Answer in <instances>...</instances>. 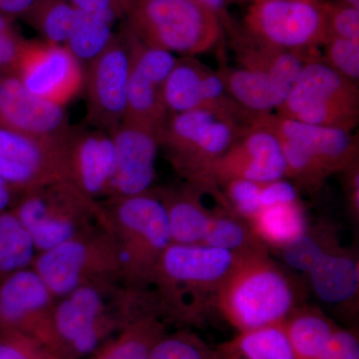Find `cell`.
<instances>
[{"label":"cell","instance_id":"b9f144b4","mask_svg":"<svg viewBox=\"0 0 359 359\" xmlns=\"http://www.w3.org/2000/svg\"><path fill=\"white\" fill-rule=\"evenodd\" d=\"M259 201L262 208L289 204L299 201V194L297 187L292 182L283 179L276 180L268 183H262Z\"/></svg>","mask_w":359,"mask_h":359},{"label":"cell","instance_id":"c3c4849f","mask_svg":"<svg viewBox=\"0 0 359 359\" xmlns=\"http://www.w3.org/2000/svg\"><path fill=\"white\" fill-rule=\"evenodd\" d=\"M4 73L0 71V82H1L2 78H4Z\"/></svg>","mask_w":359,"mask_h":359},{"label":"cell","instance_id":"bcb514c9","mask_svg":"<svg viewBox=\"0 0 359 359\" xmlns=\"http://www.w3.org/2000/svg\"><path fill=\"white\" fill-rule=\"evenodd\" d=\"M222 359H241L240 358H238L237 355H233V354H226L224 353L222 354Z\"/></svg>","mask_w":359,"mask_h":359},{"label":"cell","instance_id":"1f68e13d","mask_svg":"<svg viewBox=\"0 0 359 359\" xmlns=\"http://www.w3.org/2000/svg\"><path fill=\"white\" fill-rule=\"evenodd\" d=\"M112 26L98 16L77 11L76 20L65 46L82 65L87 66L114 40Z\"/></svg>","mask_w":359,"mask_h":359},{"label":"cell","instance_id":"9c48e42d","mask_svg":"<svg viewBox=\"0 0 359 359\" xmlns=\"http://www.w3.org/2000/svg\"><path fill=\"white\" fill-rule=\"evenodd\" d=\"M113 282L82 285L56 302L52 313L51 355L78 359L94 353L111 328L125 323V309H113Z\"/></svg>","mask_w":359,"mask_h":359},{"label":"cell","instance_id":"8992f818","mask_svg":"<svg viewBox=\"0 0 359 359\" xmlns=\"http://www.w3.org/2000/svg\"><path fill=\"white\" fill-rule=\"evenodd\" d=\"M127 27L142 43L193 56L219 43L223 23L195 0H128Z\"/></svg>","mask_w":359,"mask_h":359},{"label":"cell","instance_id":"277c9868","mask_svg":"<svg viewBox=\"0 0 359 359\" xmlns=\"http://www.w3.org/2000/svg\"><path fill=\"white\" fill-rule=\"evenodd\" d=\"M120 259V280L128 289L147 287L156 264L172 244L167 212L155 189L110 198L102 205Z\"/></svg>","mask_w":359,"mask_h":359},{"label":"cell","instance_id":"836d02e7","mask_svg":"<svg viewBox=\"0 0 359 359\" xmlns=\"http://www.w3.org/2000/svg\"><path fill=\"white\" fill-rule=\"evenodd\" d=\"M150 359H222L197 335L187 332L164 334L151 351Z\"/></svg>","mask_w":359,"mask_h":359},{"label":"cell","instance_id":"7a4b0ae2","mask_svg":"<svg viewBox=\"0 0 359 359\" xmlns=\"http://www.w3.org/2000/svg\"><path fill=\"white\" fill-rule=\"evenodd\" d=\"M242 257L204 244L172 243L149 280L147 287L155 289L149 297L155 309L175 316L195 314L215 306L219 287Z\"/></svg>","mask_w":359,"mask_h":359},{"label":"cell","instance_id":"2e32d148","mask_svg":"<svg viewBox=\"0 0 359 359\" xmlns=\"http://www.w3.org/2000/svg\"><path fill=\"white\" fill-rule=\"evenodd\" d=\"M176 61L174 54L164 49L143 43L134 45L123 121L140 125L160 135L168 117L163 86Z\"/></svg>","mask_w":359,"mask_h":359},{"label":"cell","instance_id":"681fc988","mask_svg":"<svg viewBox=\"0 0 359 359\" xmlns=\"http://www.w3.org/2000/svg\"><path fill=\"white\" fill-rule=\"evenodd\" d=\"M306 1H318V0H306Z\"/></svg>","mask_w":359,"mask_h":359},{"label":"cell","instance_id":"83f0119b","mask_svg":"<svg viewBox=\"0 0 359 359\" xmlns=\"http://www.w3.org/2000/svg\"><path fill=\"white\" fill-rule=\"evenodd\" d=\"M212 211L202 244L233 252L240 257L266 254L268 247L255 235L249 223L231 210Z\"/></svg>","mask_w":359,"mask_h":359},{"label":"cell","instance_id":"e0dca14e","mask_svg":"<svg viewBox=\"0 0 359 359\" xmlns=\"http://www.w3.org/2000/svg\"><path fill=\"white\" fill-rule=\"evenodd\" d=\"M0 127L57 144L67 143L73 128L63 106L33 95L14 75L0 82Z\"/></svg>","mask_w":359,"mask_h":359},{"label":"cell","instance_id":"603a6c76","mask_svg":"<svg viewBox=\"0 0 359 359\" xmlns=\"http://www.w3.org/2000/svg\"><path fill=\"white\" fill-rule=\"evenodd\" d=\"M226 90L233 100L252 115L271 114L278 109L292 87L263 71L249 68H223Z\"/></svg>","mask_w":359,"mask_h":359},{"label":"cell","instance_id":"9a60e30c","mask_svg":"<svg viewBox=\"0 0 359 359\" xmlns=\"http://www.w3.org/2000/svg\"><path fill=\"white\" fill-rule=\"evenodd\" d=\"M56 297L32 268L0 282V320L37 340L51 355L52 313Z\"/></svg>","mask_w":359,"mask_h":359},{"label":"cell","instance_id":"60d3db41","mask_svg":"<svg viewBox=\"0 0 359 359\" xmlns=\"http://www.w3.org/2000/svg\"><path fill=\"white\" fill-rule=\"evenodd\" d=\"M321 359H359L358 334L337 327Z\"/></svg>","mask_w":359,"mask_h":359},{"label":"cell","instance_id":"8fae6325","mask_svg":"<svg viewBox=\"0 0 359 359\" xmlns=\"http://www.w3.org/2000/svg\"><path fill=\"white\" fill-rule=\"evenodd\" d=\"M248 33L283 50L309 52L330 37L328 6L306 0H255Z\"/></svg>","mask_w":359,"mask_h":359},{"label":"cell","instance_id":"4fadbf2b","mask_svg":"<svg viewBox=\"0 0 359 359\" xmlns=\"http://www.w3.org/2000/svg\"><path fill=\"white\" fill-rule=\"evenodd\" d=\"M14 76L33 95L63 106L84 88L83 65L65 45L25 40Z\"/></svg>","mask_w":359,"mask_h":359},{"label":"cell","instance_id":"30bf717a","mask_svg":"<svg viewBox=\"0 0 359 359\" xmlns=\"http://www.w3.org/2000/svg\"><path fill=\"white\" fill-rule=\"evenodd\" d=\"M32 268L56 299L90 283L120 280V259L108 224L39 252Z\"/></svg>","mask_w":359,"mask_h":359},{"label":"cell","instance_id":"816d5d0a","mask_svg":"<svg viewBox=\"0 0 359 359\" xmlns=\"http://www.w3.org/2000/svg\"><path fill=\"white\" fill-rule=\"evenodd\" d=\"M0 1H1V0H0Z\"/></svg>","mask_w":359,"mask_h":359},{"label":"cell","instance_id":"6da1fadb","mask_svg":"<svg viewBox=\"0 0 359 359\" xmlns=\"http://www.w3.org/2000/svg\"><path fill=\"white\" fill-rule=\"evenodd\" d=\"M254 115L217 108H201L168 115L160 133V147L188 185L209 192L228 208L215 179V167Z\"/></svg>","mask_w":359,"mask_h":359},{"label":"cell","instance_id":"52a82bcc","mask_svg":"<svg viewBox=\"0 0 359 359\" xmlns=\"http://www.w3.org/2000/svg\"><path fill=\"white\" fill-rule=\"evenodd\" d=\"M11 210L32 238L37 254L107 226L102 205L69 181L28 191Z\"/></svg>","mask_w":359,"mask_h":359},{"label":"cell","instance_id":"ba28073f","mask_svg":"<svg viewBox=\"0 0 359 359\" xmlns=\"http://www.w3.org/2000/svg\"><path fill=\"white\" fill-rule=\"evenodd\" d=\"M276 114L287 119L353 132L359 121L358 85L318 56H311Z\"/></svg>","mask_w":359,"mask_h":359},{"label":"cell","instance_id":"d4e9b609","mask_svg":"<svg viewBox=\"0 0 359 359\" xmlns=\"http://www.w3.org/2000/svg\"><path fill=\"white\" fill-rule=\"evenodd\" d=\"M294 359H321L337 325L320 309L299 306L283 323Z\"/></svg>","mask_w":359,"mask_h":359},{"label":"cell","instance_id":"74e56055","mask_svg":"<svg viewBox=\"0 0 359 359\" xmlns=\"http://www.w3.org/2000/svg\"><path fill=\"white\" fill-rule=\"evenodd\" d=\"M13 18L0 13V71L14 75L25 40L14 27Z\"/></svg>","mask_w":359,"mask_h":359},{"label":"cell","instance_id":"d590c367","mask_svg":"<svg viewBox=\"0 0 359 359\" xmlns=\"http://www.w3.org/2000/svg\"><path fill=\"white\" fill-rule=\"evenodd\" d=\"M323 46H325L323 60L340 75L358 84L359 41L330 36Z\"/></svg>","mask_w":359,"mask_h":359},{"label":"cell","instance_id":"5bb4252c","mask_svg":"<svg viewBox=\"0 0 359 359\" xmlns=\"http://www.w3.org/2000/svg\"><path fill=\"white\" fill-rule=\"evenodd\" d=\"M0 177L21 195L68 181L67 143L37 140L0 127Z\"/></svg>","mask_w":359,"mask_h":359},{"label":"cell","instance_id":"4316f807","mask_svg":"<svg viewBox=\"0 0 359 359\" xmlns=\"http://www.w3.org/2000/svg\"><path fill=\"white\" fill-rule=\"evenodd\" d=\"M248 223L262 243L278 250L301 236L309 226L299 201L262 208Z\"/></svg>","mask_w":359,"mask_h":359},{"label":"cell","instance_id":"7c38bea8","mask_svg":"<svg viewBox=\"0 0 359 359\" xmlns=\"http://www.w3.org/2000/svg\"><path fill=\"white\" fill-rule=\"evenodd\" d=\"M131 71V41L125 26L106 50L86 66V122L112 133L124 120Z\"/></svg>","mask_w":359,"mask_h":359},{"label":"cell","instance_id":"7bdbcfd3","mask_svg":"<svg viewBox=\"0 0 359 359\" xmlns=\"http://www.w3.org/2000/svg\"><path fill=\"white\" fill-rule=\"evenodd\" d=\"M348 174L349 205L354 217L359 216V173L358 163L347 169Z\"/></svg>","mask_w":359,"mask_h":359},{"label":"cell","instance_id":"cb8c5ba5","mask_svg":"<svg viewBox=\"0 0 359 359\" xmlns=\"http://www.w3.org/2000/svg\"><path fill=\"white\" fill-rule=\"evenodd\" d=\"M157 191L166 209L172 243L202 244L212 215L201 200L202 191L191 185Z\"/></svg>","mask_w":359,"mask_h":359},{"label":"cell","instance_id":"ab89813d","mask_svg":"<svg viewBox=\"0 0 359 359\" xmlns=\"http://www.w3.org/2000/svg\"><path fill=\"white\" fill-rule=\"evenodd\" d=\"M80 13L98 16L114 25L126 14L128 0H68Z\"/></svg>","mask_w":359,"mask_h":359},{"label":"cell","instance_id":"7402d4cb","mask_svg":"<svg viewBox=\"0 0 359 359\" xmlns=\"http://www.w3.org/2000/svg\"><path fill=\"white\" fill-rule=\"evenodd\" d=\"M308 275L321 302L330 306H354L358 297L359 264L353 250L340 245L314 264Z\"/></svg>","mask_w":359,"mask_h":359},{"label":"cell","instance_id":"ee69618b","mask_svg":"<svg viewBox=\"0 0 359 359\" xmlns=\"http://www.w3.org/2000/svg\"><path fill=\"white\" fill-rule=\"evenodd\" d=\"M195 1L199 2L200 4L216 13L221 21L226 18L224 13H226V4L228 2L226 0H195Z\"/></svg>","mask_w":359,"mask_h":359},{"label":"cell","instance_id":"7dc6e473","mask_svg":"<svg viewBox=\"0 0 359 359\" xmlns=\"http://www.w3.org/2000/svg\"><path fill=\"white\" fill-rule=\"evenodd\" d=\"M4 328H6V327H4V323H2L1 320H0V334L4 332Z\"/></svg>","mask_w":359,"mask_h":359},{"label":"cell","instance_id":"d6a6232c","mask_svg":"<svg viewBox=\"0 0 359 359\" xmlns=\"http://www.w3.org/2000/svg\"><path fill=\"white\" fill-rule=\"evenodd\" d=\"M77 11L68 0H42L23 20L44 41L65 45L76 20Z\"/></svg>","mask_w":359,"mask_h":359},{"label":"cell","instance_id":"f35d334b","mask_svg":"<svg viewBox=\"0 0 359 359\" xmlns=\"http://www.w3.org/2000/svg\"><path fill=\"white\" fill-rule=\"evenodd\" d=\"M330 36L359 41V8L351 6H328Z\"/></svg>","mask_w":359,"mask_h":359},{"label":"cell","instance_id":"f6af8a7d","mask_svg":"<svg viewBox=\"0 0 359 359\" xmlns=\"http://www.w3.org/2000/svg\"><path fill=\"white\" fill-rule=\"evenodd\" d=\"M346 6H351L359 8V0H344Z\"/></svg>","mask_w":359,"mask_h":359},{"label":"cell","instance_id":"d6986e66","mask_svg":"<svg viewBox=\"0 0 359 359\" xmlns=\"http://www.w3.org/2000/svg\"><path fill=\"white\" fill-rule=\"evenodd\" d=\"M285 171L276 135L252 121L217 163L215 179L218 185L233 179L268 183L285 178Z\"/></svg>","mask_w":359,"mask_h":359},{"label":"cell","instance_id":"3957f363","mask_svg":"<svg viewBox=\"0 0 359 359\" xmlns=\"http://www.w3.org/2000/svg\"><path fill=\"white\" fill-rule=\"evenodd\" d=\"M299 304L297 283L268 252L242 257L215 302L238 332L283 323Z\"/></svg>","mask_w":359,"mask_h":359},{"label":"cell","instance_id":"4dcf8cb0","mask_svg":"<svg viewBox=\"0 0 359 359\" xmlns=\"http://www.w3.org/2000/svg\"><path fill=\"white\" fill-rule=\"evenodd\" d=\"M37 250L13 210L0 212V282L16 271L32 268Z\"/></svg>","mask_w":359,"mask_h":359},{"label":"cell","instance_id":"ffe728a7","mask_svg":"<svg viewBox=\"0 0 359 359\" xmlns=\"http://www.w3.org/2000/svg\"><path fill=\"white\" fill-rule=\"evenodd\" d=\"M168 115L201 108H217L250 114L229 94L221 73L202 65L192 56L177 58L163 86Z\"/></svg>","mask_w":359,"mask_h":359},{"label":"cell","instance_id":"ac0fdd59","mask_svg":"<svg viewBox=\"0 0 359 359\" xmlns=\"http://www.w3.org/2000/svg\"><path fill=\"white\" fill-rule=\"evenodd\" d=\"M115 173L108 199L148 192L156 177L160 135L140 125L123 121L112 133Z\"/></svg>","mask_w":359,"mask_h":359},{"label":"cell","instance_id":"484cf974","mask_svg":"<svg viewBox=\"0 0 359 359\" xmlns=\"http://www.w3.org/2000/svg\"><path fill=\"white\" fill-rule=\"evenodd\" d=\"M165 334L164 325L154 313H142L123 325L121 332L91 359H150L151 351Z\"/></svg>","mask_w":359,"mask_h":359},{"label":"cell","instance_id":"5b68a950","mask_svg":"<svg viewBox=\"0 0 359 359\" xmlns=\"http://www.w3.org/2000/svg\"><path fill=\"white\" fill-rule=\"evenodd\" d=\"M252 122L273 132L285 158V177L311 190L327 177L358 163V142L353 132L316 126L276 114L255 115Z\"/></svg>","mask_w":359,"mask_h":359},{"label":"cell","instance_id":"f907efd6","mask_svg":"<svg viewBox=\"0 0 359 359\" xmlns=\"http://www.w3.org/2000/svg\"><path fill=\"white\" fill-rule=\"evenodd\" d=\"M226 1H228V0H226Z\"/></svg>","mask_w":359,"mask_h":359},{"label":"cell","instance_id":"44dd1931","mask_svg":"<svg viewBox=\"0 0 359 359\" xmlns=\"http://www.w3.org/2000/svg\"><path fill=\"white\" fill-rule=\"evenodd\" d=\"M115 163L110 133L73 126L67 141L68 181L92 199L108 197Z\"/></svg>","mask_w":359,"mask_h":359},{"label":"cell","instance_id":"e575fe53","mask_svg":"<svg viewBox=\"0 0 359 359\" xmlns=\"http://www.w3.org/2000/svg\"><path fill=\"white\" fill-rule=\"evenodd\" d=\"M224 199L229 209L241 218L250 221L262 209L259 193L262 183L244 179H233L222 184Z\"/></svg>","mask_w":359,"mask_h":359},{"label":"cell","instance_id":"8d00e7d4","mask_svg":"<svg viewBox=\"0 0 359 359\" xmlns=\"http://www.w3.org/2000/svg\"><path fill=\"white\" fill-rule=\"evenodd\" d=\"M0 359H55L29 335L4 328L0 334Z\"/></svg>","mask_w":359,"mask_h":359},{"label":"cell","instance_id":"f1b7e54d","mask_svg":"<svg viewBox=\"0 0 359 359\" xmlns=\"http://www.w3.org/2000/svg\"><path fill=\"white\" fill-rule=\"evenodd\" d=\"M223 353L241 359H294L283 323L240 332Z\"/></svg>","mask_w":359,"mask_h":359},{"label":"cell","instance_id":"f546056e","mask_svg":"<svg viewBox=\"0 0 359 359\" xmlns=\"http://www.w3.org/2000/svg\"><path fill=\"white\" fill-rule=\"evenodd\" d=\"M339 247L337 231L330 224H320L309 226L301 236L278 250L290 268L308 273L320 259Z\"/></svg>","mask_w":359,"mask_h":359}]
</instances>
